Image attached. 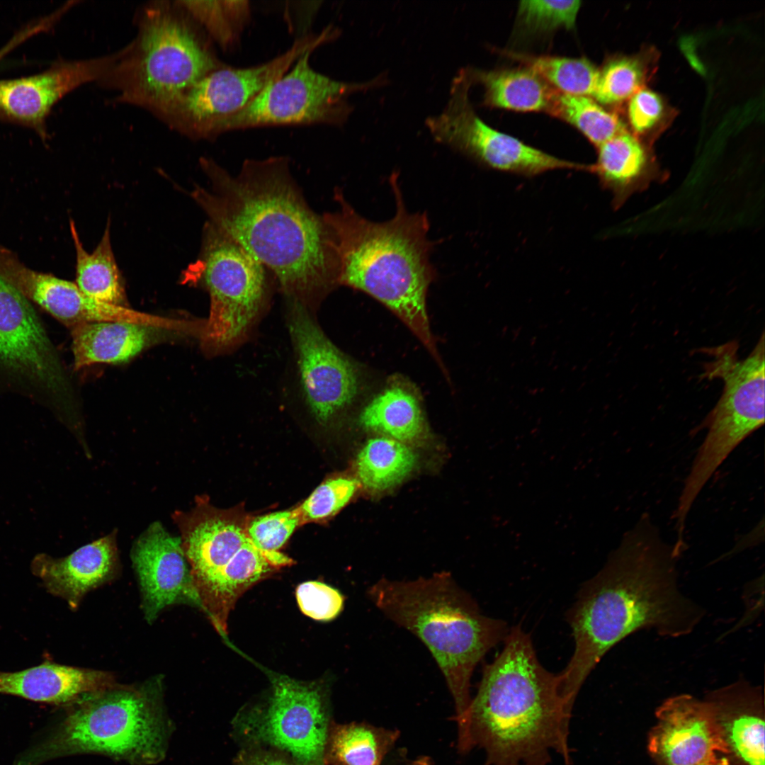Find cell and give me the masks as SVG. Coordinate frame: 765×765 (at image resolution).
I'll return each mask as SVG.
<instances>
[{
	"label": "cell",
	"mask_w": 765,
	"mask_h": 765,
	"mask_svg": "<svg viewBox=\"0 0 765 765\" xmlns=\"http://www.w3.org/2000/svg\"><path fill=\"white\" fill-rule=\"evenodd\" d=\"M200 164L211 188L197 186L192 198L211 225L273 275L288 301L307 307L339 284L331 230L307 203L288 158L246 159L237 175L211 159Z\"/></svg>",
	"instance_id": "obj_1"
},
{
	"label": "cell",
	"mask_w": 765,
	"mask_h": 765,
	"mask_svg": "<svg viewBox=\"0 0 765 765\" xmlns=\"http://www.w3.org/2000/svg\"><path fill=\"white\" fill-rule=\"evenodd\" d=\"M681 555L645 514L603 570L583 584L567 614L574 652L558 674L570 706L602 657L628 635L651 629L664 637L680 638L703 619L704 608L679 588Z\"/></svg>",
	"instance_id": "obj_2"
},
{
	"label": "cell",
	"mask_w": 765,
	"mask_h": 765,
	"mask_svg": "<svg viewBox=\"0 0 765 765\" xmlns=\"http://www.w3.org/2000/svg\"><path fill=\"white\" fill-rule=\"evenodd\" d=\"M501 652L483 670L476 696L458 727V747H480L485 765H548L555 752L571 765V708L559 676L538 661L520 625L508 631Z\"/></svg>",
	"instance_id": "obj_3"
},
{
	"label": "cell",
	"mask_w": 765,
	"mask_h": 765,
	"mask_svg": "<svg viewBox=\"0 0 765 765\" xmlns=\"http://www.w3.org/2000/svg\"><path fill=\"white\" fill-rule=\"evenodd\" d=\"M394 216L375 222L361 215L336 188L338 209L322 215L339 262V283L366 293L393 312L438 360L426 312V295L435 271L433 244L425 212L407 209L398 175L390 178Z\"/></svg>",
	"instance_id": "obj_4"
},
{
	"label": "cell",
	"mask_w": 765,
	"mask_h": 765,
	"mask_svg": "<svg viewBox=\"0 0 765 765\" xmlns=\"http://www.w3.org/2000/svg\"><path fill=\"white\" fill-rule=\"evenodd\" d=\"M367 595L387 618L428 647L445 677L460 725L472 699L473 671L504 640L506 623L483 615L472 597L445 573L408 582L381 579Z\"/></svg>",
	"instance_id": "obj_5"
},
{
	"label": "cell",
	"mask_w": 765,
	"mask_h": 765,
	"mask_svg": "<svg viewBox=\"0 0 765 765\" xmlns=\"http://www.w3.org/2000/svg\"><path fill=\"white\" fill-rule=\"evenodd\" d=\"M225 66L176 1H155L142 9L135 39L116 53L98 81L113 89L120 103L159 118L202 78Z\"/></svg>",
	"instance_id": "obj_6"
},
{
	"label": "cell",
	"mask_w": 765,
	"mask_h": 765,
	"mask_svg": "<svg viewBox=\"0 0 765 765\" xmlns=\"http://www.w3.org/2000/svg\"><path fill=\"white\" fill-rule=\"evenodd\" d=\"M47 737L13 765H40L60 756L98 753L136 764L165 754L169 727L159 691L148 686L109 687L86 694Z\"/></svg>",
	"instance_id": "obj_7"
},
{
	"label": "cell",
	"mask_w": 765,
	"mask_h": 765,
	"mask_svg": "<svg viewBox=\"0 0 765 765\" xmlns=\"http://www.w3.org/2000/svg\"><path fill=\"white\" fill-rule=\"evenodd\" d=\"M739 344L729 341L704 348L710 356L701 378L722 379L721 396L703 422L706 436L685 480L686 489L699 493L732 451L764 424V333L748 356L740 359Z\"/></svg>",
	"instance_id": "obj_8"
},
{
	"label": "cell",
	"mask_w": 765,
	"mask_h": 765,
	"mask_svg": "<svg viewBox=\"0 0 765 765\" xmlns=\"http://www.w3.org/2000/svg\"><path fill=\"white\" fill-rule=\"evenodd\" d=\"M210 295L208 318L199 334L210 355L231 350L247 336L266 302L268 271L233 239L209 222L193 267Z\"/></svg>",
	"instance_id": "obj_9"
},
{
	"label": "cell",
	"mask_w": 765,
	"mask_h": 765,
	"mask_svg": "<svg viewBox=\"0 0 765 765\" xmlns=\"http://www.w3.org/2000/svg\"><path fill=\"white\" fill-rule=\"evenodd\" d=\"M308 50L293 69L269 84L240 111L220 122L213 138L229 131L279 125L344 124L352 111L348 97L379 85V76L364 83L337 81L315 71Z\"/></svg>",
	"instance_id": "obj_10"
},
{
	"label": "cell",
	"mask_w": 765,
	"mask_h": 765,
	"mask_svg": "<svg viewBox=\"0 0 765 765\" xmlns=\"http://www.w3.org/2000/svg\"><path fill=\"white\" fill-rule=\"evenodd\" d=\"M328 27L296 40L282 55L247 68H219L188 89L159 118L192 139H212L217 125L246 106L269 84L285 74L305 52L333 39Z\"/></svg>",
	"instance_id": "obj_11"
},
{
	"label": "cell",
	"mask_w": 765,
	"mask_h": 765,
	"mask_svg": "<svg viewBox=\"0 0 765 765\" xmlns=\"http://www.w3.org/2000/svg\"><path fill=\"white\" fill-rule=\"evenodd\" d=\"M465 70L453 79L442 112L426 120L436 142L489 169L526 177L557 169L591 171V165L556 157L486 124L470 102L472 84Z\"/></svg>",
	"instance_id": "obj_12"
},
{
	"label": "cell",
	"mask_w": 765,
	"mask_h": 765,
	"mask_svg": "<svg viewBox=\"0 0 765 765\" xmlns=\"http://www.w3.org/2000/svg\"><path fill=\"white\" fill-rule=\"evenodd\" d=\"M329 722L325 696L319 686L280 676L273 681L266 707L243 715L238 725L256 742L303 765H326Z\"/></svg>",
	"instance_id": "obj_13"
},
{
	"label": "cell",
	"mask_w": 765,
	"mask_h": 765,
	"mask_svg": "<svg viewBox=\"0 0 765 765\" xmlns=\"http://www.w3.org/2000/svg\"><path fill=\"white\" fill-rule=\"evenodd\" d=\"M288 302V327L303 398L314 419L326 424L356 399L358 372L323 333L307 307L297 301Z\"/></svg>",
	"instance_id": "obj_14"
},
{
	"label": "cell",
	"mask_w": 765,
	"mask_h": 765,
	"mask_svg": "<svg viewBox=\"0 0 765 765\" xmlns=\"http://www.w3.org/2000/svg\"><path fill=\"white\" fill-rule=\"evenodd\" d=\"M0 365L57 400L69 393L59 357L32 305L0 277Z\"/></svg>",
	"instance_id": "obj_15"
},
{
	"label": "cell",
	"mask_w": 765,
	"mask_h": 765,
	"mask_svg": "<svg viewBox=\"0 0 765 765\" xmlns=\"http://www.w3.org/2000/svg\"><path fill=\"white\" fill-rule=\"evenodd\" d=\"M655 715L648 750L657 765H728L705 699L674 696L657 708Z\"/></svg>",
	"instance_id": "obj_16"
},
{
	"label": "cell",
	"mask_w": 765,
	"mask_h": 765,
	"mask_svg": "<svg viewBox=\"0 0 765 765\" xmlns=\"http://www.w3.org/2000/svg\"><path fill=\"white\" fill-rule=\"evenodd\" d=\"M132 559L149 620L176 603L203 608L181 538L169 534L159 522L152 523L140 535L133 545Z\"/></svg>",
	"instance_id": "obj_17"
},
{
	"label": "cell",
	"mask_w": 765,
	"mask_h": 765,
	"mask_svg": "<svg viewBox=\"0 0 765 765\" xmlns=\"http://www.w3.org/2000/svg\"><path fill=\"white\" fill-rule=\"evenodd\" d=\"M115 59V53L64 62L37 75L0 80V118L40 127L57 101L84 84L99 81Z\"/></svg>",
	"instance_id": "obj_18"
},
{
	"label": "cell",
	"mask_w": 765,
	"mask_h": 765,
	"mask_svg": "<svg viewBox=\"0 0 765 765\" xmlns=\"http://www.w3.org/2000/svg\"><path fill=\"white\" fill-rule=\"evenodd\" d=\"M728 765H764V703L759 686L740 679L706 696Z\"/></svg>",
	"instance_id": "obj_19"
},
{
	"label": "cell",
	"mask_w": 765,
	"mask_h": 765,
	"mask_svg": "<svg viewBox=\"0 0 765 765\" xmlns=\"http://www.w3.org/2000/svg\"><path fill=\"white\" fill-rule=\"evenodd\" d=\"M173 517L197 591L251 541L243 521L203 504Z\"/></svg>",
	"instance_id": "obj_20"
},
{
	"label": "cell",
	"mask_w": 765,
	"mask_h": 765,
	"mask_svg": "<svg viewBox=\"0 0 765 765\" xmlns=\"http://www.w3.org/2000/svg\"><path fill=\"white\" fill-rule=\"evenodd\" d=\"M116 564L115 533H112L62 558L38 554L30 568L50 594L75 608L88 591L113 575Z\"/></svg>",
	"instance_id": "obj_21"
},
{
	"label": "cell",
	"mask_w": 765,
	"mask_h": 765,
	"mask_svg": "<svg viewBox=\"0 0 765 765\" xmlns=\"http://www.w3.org/2000/svg\"><path fill=\"white\" fill-rule=\"evenodd\" d=\"M178 329L131 322L85 323L71 329L74 368L125 363ZM181 331V330H180Z\"/></svg>",
	"instance_id": "obj_22"
},
{
	"label": "cell",
	"mask_w": 765,
	"mask_h": 765,
	"mask_svg": "<svg viewBox=\"0 0 765 765\" xmlns=\"http://www.w3.org/2000/svg\"><path fill=\"white\" fill-rule=\"evenodd\" d=\"M0 277L70 329L92 321L97 314L96 303L76 283L33 271L1 248Z\"/></svg>",
	"instance_id": "obj_23"
},
{
	"label": "cell",
	"mask_w": 765,
	"mask_h": 765,
	"mask_svg": "<svg viewBox=\"0 0 765 765\" xmlns=\"http://www.w3.org/2000/svg\"><path fill=\"white\" fill-rule=\"evenodd\" d=\"M112 685L108 673L47 661L19 672L0 671V693L50 704L73 703Z\"/></svg>",
	"instance_id": "obj_24"
},
{
	"label": "cell",
	"mask_w": 765,
	"mask_h": 765,
	"mask_svg": "<svg viewBox=\"0 0 765 765\" xmlns=\"http://www.w3.org/2000/svg\"><path fill=\"white\" fill-rule=\"evenodd\" d=\"M293 560L278 552H264L250 541L218 573L198 589L203 609L216 629L225 633L228 614L237 599L251 586Z\"/></svg>",
	"instance_id": "obj_25"
},
{
	"label": "cell",
	"mask_w": 765,
	"mask_h": 765,
	"mask_svg": "<svg viewBox=\"0 0 765 765\" xmlns=\"http://www.w3.org/2000/svg\"><path fill=\"white\" fill-rule=\"evenodd\" d=\"M591 172L612 193L616 208L659 177L644 147L626 131L598 147Z\"/></svg>",
	"instance_id": "obj_26"
},
{
	"label": "cell",
	"mask_w": 765,
	"mask_h": 765,
	"mask_svg": "<svg viewBox=\"0 0 765 765\" xmlns=\"http://www.w3.org/2000/svg\"><path fill=\"white\" fill-rule=\"evenodd\" d=\"M472 84L485 91L484 103L516 111H541L550 108L555 91L533 70L521 69L482 71L465 69Z\"/></svg>",
	"instance_id": "obj_27"
},
{
	"label": "cell",
	"mask_w": 765,
	"mask_h": 765,
	"mask_svg": "<svg viewBox=\"0 0 765 765\" xmlns=\"http://www.w3.org/2000/svg\"><path fill=\"white\" fill-rule=\"evenodd\" d=\"M70 228L76 252V284L79 289L96 302L127 307L124 287L110 244L109 222L91 254L83 247L73 222Z\"/></svg>",
	"instance_id": "obj_28"
},
{
	"label": "cell",
	"mask_w": 765,
	"mask_h": 765,
	"mask_svg": "<svg viewBox=\"0 0 765 765\" xmlns=\"http://www.w3.org/2000/svg\"><path fill=\"white\" fill-rule=\"evenodd\" d=\"M366 429L402 443L414 442L425 434V426L416 397L400 387L386 389L377 395L360 415Z\"/></svg>",
	"instance_id": "obj_29"
},
{
	"label": "cell",
	"mask_w": 765,
	"mask_h": 765,
	"mask_svg": "<svg viewBox=\"0 0 765 765\" xmlns=\"http://www.w3.org/2000/svg\"><path fill=\"white\" fill-rule=\"evenodd\" d=\"M399 732L365 723L336 725L329 729L326 764L332 765H381Z\"/></svg>",
	"instance_id": "obj_30"
},
{
	"label": "cell",
	"mask_w": 765,
	"mask_h": 765,
	"mask_svg": "<svg viewBox=\"0 0 765 765\" xmlns=\"http://www.w3.org/2000/svg\"><path fill=\"white\" fill-rule=\"evenodd\" d=\"M416 456L405 443L388 437L369 440L357 458V473L364 487L383 491L400 483L413 470Z\"/></svg>",
	"instance_id": "obj_31"
},
{
	"label": "cell",
	"mask_w": 765,
	"mask_h": 765,
	"mask_svg": "<svg viewBox=\"0 0 765 765\" xmlns=\"http://www.w3.org/2000/svg\"><path fill=\"white\" fill-rule=\"evenodd\" d=\"M549 111L572 125L597 147L625 131L616 115L587 96L555 92Z\"/></svg>",
	"instance_id": "obj_32"
},
{
	"label": "cell",
	"mask_w": 765,
	"mask_h": 765,
	"mask_svg": "<svg viewBox=\"0 0 765 765\" xmlns=\"http://www.w3.org/2000/svg\"><path fill=\"white\" fill-rule=\"evenodd\" d=\"M176 4L224 50L235 45L248 23V1H176Z\"/></svg>",
	"instance_id": "obj_33"
},
{
	"label": "cell",
	"mask_w": 765,
	"mask_h": 765,
	"mask_svg": "<svg viewBox=\"0 0 765 765\" xmlns=\"http://www.w3.org/2000/svg\"><path fill=\"white\" fill-rule=\"evenodd\" d=\"M509 56L533 70L561 93L587 96L594 93L599 70L586 59L516 53Z\"/></svg>",
	"instance_id": "obj_34"
},
{
	"label": "cell",
	"mask_w": 765,
	"mask_h": 765,
	"mask_svg": "<svg viewBox=\"0 0 765 765\" xmlns=\"http://www.w3.org/2000/svg\"><path fill=\"white\" fill-rule=\"evenodd\" d=\"M581 6L579 1H521L518 8L520 27L529 33L560 28H573Z\"/></svg>",
	"instance_id": "obj_35"
},
{
	"label": "cell",
	"mask_w": 765,
	"mask_h": 765,
	"mask_svg": "<svg viewBox=\"0 0 765 765\" xmlns=\"http://www.w3.org/2000/svg\"><path fill=\"white\" fill-rule=\"evenodd\" d=\"M642 80L643 72L639 62L630 58L614 60L599 71L592 96L604 104L618 103L639 91Z\"/></svg>",
	"instance_id": "obj_36"
},
{
	"label": "cell",
	"mask_w": 765,
	"mask_h": 765,
	"mask_svg": "<svg viewBox=\"0 0 765 765\" xmlns=\"http://www.w3.org/2000/svg\"><path fill=\"white\" fill-rule=\"evenodd\" d=\"M358 486L356 480L339 477L319 485L298 509L302 521L328 518L344 507Z\"/></svg>",
	"instance_id": "obj_37"
},
{
	"label": "cell",
	"mask_w": 765,
	"mask_h": 765,
	"mask_svg": "<svg viewBox=\"0 0 765 765\" xmlns=\"http://www.w3.org/2000/svg\"><path fill=\"white\" fill-rule=\"evenodd\" d=\"M302 521L298 509L276 511L251 520L246 524V533L259 550L278 552Z\"/></svg>",
	"instance_id": "obj_38"
},
{
	"label": "cell",
	"mask_w": 765,
	"mask_h": 765,
	"mask_svg": "<svg viewBox=\"0 0 765 765\" xmlns=\"http://www.w3.org/2000/svg\"><path fill=\"white\" fill-rule=\"evenodd\" d=\"M295 594L301 611L314 620H331L344 607V597L339 591L318 581L299 584Z\"/></svg>",
	"instance_id": "obj_39"
},
{
	"label": "cell",
	"mask_w": 765,
	"mask_h": 765,
	"mask_svg": "<svg viewBox=\"0 0 765 765\" xmlns=\"http://www.w3.org/2000/svg\"><path fill=\"white\" fill-rule=\"evenodd\" d=\"M662 111L661 98L650 90H639L631 96L629 119L633 129L638 132L651 128L661 118Z\"/></svg>",
	"instance_id": "obj_40"
},
{
	"label": "cell",
	"mask_w": 765,
	"mask_h": 765,
	"mask_svg": "<svg viewBox=\"0 0 765 765\" xmlns=\"http://www.w3.org/2000/svg\"><path fill=\"white\" fill-rule=\"evenodd\" d=\"M235 765H303L290 757L264 749H251L240 754Z\"/></svg>",
	"instance_id": "obj_41"
},
{
	"label": "cell",
	"mask_w": 765,
	"mask_h": 765,
	"mask_svg": "<svg viewBox=\"0 0 765 765\" xmlns=\"http://www.w3.org/2000/svg\"><path fill=\"white\" fill-rule=\"evenodd\" d=\"M407 765H432L431 761L426 757L416 759Z\"/></svg>",
	"instance_id": "obj_42"
}]
</instances>
